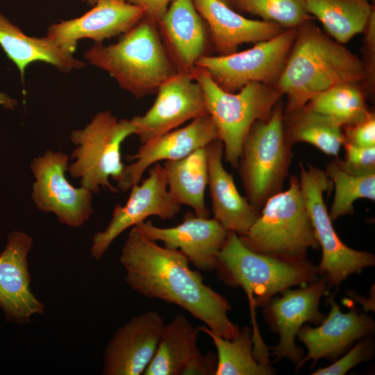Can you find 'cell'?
Instances as JSON below:
<instances>
[{"label": "cell", "mask_w": 375, "mask_h": 375, "mask_svg": "<svg viewBox=\"0 0 375 375\" xmlns=\"http://www.w3.org/2000/svg\"><path fill=\"white\" fill-rule=\"evenodd\" d=\"M201 331L212 340L217 352L215 375H270L275 370L259 362L253 352L252 328L244 326L232 340L224 338L206 326Z\"/></svg>", "instance_id": "obj_29"}, {"label": "cell", "mask_w": 375, "mask_h": 375, "mask_svg": "<svg viewBox=\"0 0 375 375\" xmlns=\"http://www.w3.org/2000/svg\"><path fill=\"white\" fill-rule=\"evenodd\" d=\"M131 119H118L110 111L96 114L82 129L70 134L72 142L76 146L71 158L76 159L69 165L70 176L81 179V185L97 194L100 188L118 192L109 181H117L125 165L122 161L123 142L135 134Z\"/></svg>", "instance_id": "obj_7"}, {"label": "cell", "mask_w": 375, "mask_h": 375, "mask_svg": "<svg viewBox=\"0 0 375 375\" xmlns=\"http://www.w3.org/2000/svg\"><path fill=\"white\" fill-rule=\"evenodd\" d=\"M306 3L326 33L342 44L364 31L374 10L369 0H306Z\"/></svg>", "instance_id": "obj_27"}, {"label": "cell", "mask_w": 375, "mask_h": 375, "mask_svg": "<svg viewBox=\"0 0 375 375\" xmlns=\"http://www.w3.org/2000/svg\"><path fill=\"white\" fill-rule=\"evenodd\" d=\"M306 106L335 120L342 127L364 119L367 110L364 93L356 83H342L317 94Z\"/></svg>", "instance_id": "obj_31"}, {"label": "cell", "mask_w": 375, "mask_h": 375, "mask_svg": "<svg viewBox=\"0 0 375 375\" xmlns=\"http://www.w3.org/2000/svg\"><path fill=\"white\" fill-rule=\"evenodd\" d=\"M365 80L362 61L310 19L297 28L294 43L274 86L287 97L288 112L304 107L315 96L335 85Z\"/></svg>", "instance_id": "obj_2"}, {"label": "cell", "mask_w": 375, "mask_h": 375, "mask_svg": "<svg viewBox=\"0 0 375 375\" xmlns=\"http://www.w3.org/2000/svg\"><path fill=\"white\" fill-rule=\"evenodd\" d=\"M239 237L256 252L284 258H305L309 249L319 248L297 176L290 178L286 190L267 200L249 231Z\"/></svg>", "instance_id": "obj_6"}, {"label": "cell", "mask_w": 375, "mask_h": 375, "mask_svg": "<svg viewBox=\"0 0 375 375\" xmlns=\"http://www.w3.org/2000/svg\"><path fill=\"white\" fill-rule=\"evenodd\" d=\"M283 110L276 105L266 120L256 122L244 142L238 167L249 201L260 210L281 191L288 175L292 144L283 125Z\"/></svg>", "instance_id": "obj_8"}, {"label": "cell", "mask_w": 375, "mask_h": 375, "mask_svg": "<svg viewBox=\"0 0 375 375\" xmlns=\"http://www.w3.org/2000/svg\"><path fill=\"white\" fill-rule=\"evenodd\" d=\"M299 179L315 236L322 249L319 274L326 278L328 285L337 286L349 276L360 273L375 264L374 256L347 247L336 233L324 200V192L333 183L325 171L308 165H299Z\"/></svg>", "instance_id": "obj_9"}, {"label": "cell", "mask_w": 375, "mask_h": 375, "mask_svg": "<svg viewBox=\"0 0 375 375\" xmlns=\"http://www.w3.org/2000/svg\"><path fill=\"white\" fill-rule=\"evenodd\" d=\"M156 24L177 72L190 74L197 60L206 55L210 39L193 0H172Z\"/></svg>", "instance_id": "obj_21"}, {"label": "cell", "mask_w": 375, "mask_h": 375, "mask_svg": "<svg viewBox=\"0 0 375 375\" xmlns=\"http://www.w3.org/2000/svg\"><path fill=\"white\" fill-rule=\"evenodd\" d=\"M69 156L61 151H47L30 165L34 176L31 198L43 212L53 213L58 221L73 228L82 226L93 213L92 193L67 179Z\"/></svg>", "instance_id": "obj_11"}, {"label": "cell", "mask_w": 375, "mask_h": 375, "mask_svg": "<svg viewBox=\"0 0 375 375\" xmlns=\"http://www.w3.org/2000/svg\"><path fill=\"white\" fill-rule=\"evenodd\" d=\"M120 262L128 285L139 294L175 304L201 320L213 333L232 340L240 333L228 312V300L203 283L180 251L158 245L137 226L131 227Z\"/></svg>", "instance_id": "obj_1"}, {"label": "cell", "mask_w": 375, "mask_h": 375, "mask_svg": "<svg viewBox=\"0 0 375 375\" xmlns=\"http://www.w3.org/2000/svg\"><path fill=\"white\" fill-rule=\"evenodd\" d=\"M331 310L328 315L315 328L303 326L297 334L308 353L297 365L299 369L306 362L315 364L320 358H336L356 341L363 339L374 330V322L356 308L344 313L335 303L333 296L328 299Z\"/></svg>", "instance_id": "obj_22"}, {"label": "cell", "mask_w": 375, "mask_h": 375, "mask_svg": "<svg viewBox=\"0 0 375 375\" xmlns=\"http://www.w3.org/2000/svg\"><path fill=\"white\" fill-rule=\"evenodd\" d=\"M327 289L322 276L299 289L284 290L281 297H272L262 306L268 323L279 335V342L271 353L275 361L287 358L297 365L301 360L303 351L296 345V337L306 322L319 323L325 317L319 305Z\"/></svg>", "instance_id": "obj_13"}, {"label": "cell", "mask_w": 375, "mask_h": 375, "mask_svg": "<svg viewBox=\"0 0 375 375\" xmlns=\"http://www.w3.org/2000/svg\"><path fill=\"white\" fill-rule=\"evenodd\" d=\"M344 142L358 147L375 146V115L369 112L362 120L344 126Z\"/></svg>", "instance_id": "obj_35"}, {"label": "cell", "mask_w": 375, "mask_h": 375, "mask_svg": "<svg viewBox=\"0 0 375 375\" xmlns=\"http://www.w3.org/2000/svg\"><path fill=\"white\" fill-rule=\"evenodd\" d=\"M206 149L213 218L228 231L243 235L254 224L260 211L240 194L233 176L225 169L221 140L212 142Z\"/></svg>", "instance_id": "obj_24"}, {"label": "cell", "mask_w": 375, "mask_h": 375, "mask_svg": "<svg viewBox=\"0 0 375 375\" xmlns=\"http://www.w3.org/2000/svg\"><path fill=\"white\" fill-rule=\"evenodd\" d=\"M165 324L156 311L135 316L119 327L103 353V375H140L153 358Z\"/></svg>", "instance_id": "obj_18"}, {"label": "cell", "mask_w": 375, "mask_h": 375, "mask_svg": "<svg viewBox=\"0 0 375 375\" xmlns=\"http://www.w3.org/2000/svg\"><path fill=\"white\" fill-rule=\"evenodd\" d=\"M156 94L152 106L131 119L142 144L208 115L201 88L190 74L176 72Z\"/></svg>", "instance_id": "obj_14"}, {"label": "cell", "mask_w": 375, "mask_h": 375, "mask_svg": "<svg viewBox=\"0 0 375 375\" xmlns=\"http://www.w3.org/2000/svg\"><path fill=\"white\" fill-rule=\"evenodd\" d=\"M162 167L169 192L175 201L181 206H190L197 216L209 217L205 202L208 180L206 147L183 158L165 161Z\"/></svg>", "instance_id": "obj_26"}, {"label": "cell", "mask_w": 375, "mask_h": 375, "mask_svg": "<svg viewBox=\"0 0 375 375\" xmlns=\"http://www.w3.org/2000/svg\"><path fill=\"white\" fill-rule=\"evenodd\" d=\"M83 1L86 2L87 3L90 5L94 6L95 4L98 3L101 1H127V0H83Z\"/></svg>", "instance_id": "obj_39"}, {"label": "cell", "mask_w": 375, "mask_h": 375, "mask_svg": "<svg viewBox=\"0 0 375 375\" xmlns=\"http://www.w3.org/2000/svg\"><path fill=\"white\" fill-rule=\"evenodd\" d=\"M234 6L284 29L297 28L312 18L306 0H238Z\"/></svg>", "instance_id": "obj_32"}, {"label": "cell", "mask_w": 375, "mask_h": 375, "mask_svg": "<svg viewBox=\"0 0 375 375\" xmlns=\"http://www.w3.org/2000/svg\"><path fill=\"white\" fill-rule=\"evenodd\" d=\"M218 139L217 128L210 115H206L192 119L185 126L149 140L142 144L135 153L128 156L133 162L125 165L117 181V188L127 191L139 183L144 172L153 165L183 158Z\"/></svg>", "instance_id": "obj_16"}, {"label": "cell", "mask_w": 375, "mask_h": 375, "mask_svg": "<svg viewBox=\"0 0 375 375\" xmlns=\"http://www.w3.org/2000/svg\"><path fill=\"white\" fill-rule=\"evenodd\" d=\"M190 74L203 91L208 113L224 146V160L236 168L251 128L271 116L283 95L274 85L256 82L236 92H226L197 66Z\"/></svg>", "instance_id": "obj_5"}, {"label": "cell", "mask_w": 375, "mask_h": 375, "mask_svg": "<svg viewBox=\"0 0 375 375\" xmlns=\"http://www.w3.org/2000/svg\"><path fill=\"white\" fill-rule=\"evenodd\" d=\"M33 238L12 231L0 254V307L7 322L28 324L33 315H42L45 305L31 291L28 254Z\"/></svg>", "instance_id": "obj_15"}, {"label": "cell", "mask_w": 375, "mask_h": 375, "mask_svg": "<svg viewBox=\"0 0 375 375\" xmlns=\"http://www.w3.org/2000/svg\"><path fill=\"white\" fill-rule=\"evenodd\" d=\"M17 104V102L16 100L10 98L6 94L0 92V105L3 106L6 108L13 110Z\"/></svg>", "instance_id": "obj_38"}, {"label": "cell", "mask_w": 375, "mask_h": 375, "mask_svg": "<svg viewBox=\"0 0 375 375\" xmlns=\"http://www.w3.org/2000/svg\"><path fill=\"white\" fill-rule=\"evenodd\" d=\"M201 326L183 315L165 325L156 353L144 375H215L217 356L197 347Z\"/></svg>", "instance_id": "obj_20"}, {"label": "cell", "mask_w": 375, "mask_h": 375, "mask_svg": "<svg viewBox=\"0 0 375 375\" xmlns=\"http://www.w3.org/2000/svg\"><path fill=\"white\" fill-rule=\"evenodd\" d=\"M85 58L108 73L123 90L139 99L156 94L177 71L168 56L155 22L142 18L108 46L95 43Z\"/></svg>", "instance_id": "obj_4"}, {"label": "cell", "mask_w": 375, "mask_h": 375, "mask_svg": "<svg viewBox=\"0 0 375 375\" xmlns=\"http://www.w3.org/2000/svg\"><path fill=\"white\" fill-rule=\"evenodd\" d=\"M215 270L225 284L240 287L246 293L252 317V331L259 333L255 310L276 294L294 286L317 281L318 266L307 258L290 259L256 252L234 232H229L221 249Z\"/></svg>", "instance_id": "obj_3"}, {"label": "cell", "mask_w": 375, "mask_h": 375, "mask_svg": "<svg viewBox=\"0 0 375 375\" xmlns=\"http://www.w3.org/2000/svg\"><path fill=\"white\" fill-rule=\"evenodd\" d=\"M172 0H127V2L140 7L144 17L156 23L166 11Z\"/></svg>", "instance_id": "obj_37"}, {"label": "cell", "mask_w": 375, "mask_h": 375, "mask_svg": "<svg viewBox=\"0 0 375 375\" xmlns=\"http://www.w3.org/2000/svg\"><path fill=\"white\" fill-rule=\"evenodd\" d=\"M335 188L329 217L332 221L354 212L353 203L360 199L375 200V173L358 174L346 169L340 159L330 162L325 171Z\"/></svg>", "instance_id": "obj_30"}, {"label": "cell", "mask_w": 375, "mask_h": 375, "mask_svg": "<svg viewBox=\"0 0 375 375\" xmlns=\"http://www.w3.org/2000/svg\"><path fill=\"white\" fill-rule=\"evenodd\" d=\"M365 31L366 62L364 63L365 81L372 90L374 82V53H375V10H373Z\"/></svg>", "instance_id": "obj_36"}, {"label": "cell", "mask_w": 375, "mask_h": 375, "mask_svg": "<svg viewBox=\"0 0 375 375\" xmlns=\"http://www.w3.org/2000/svg\"><path fill=\"white\" fill-rule=\"evenodd\" d=\"M148 176L131 188V194L125 205H116L107 227L93 237L90 249L91 256L99 260L112 242L124 231L145 221L149 217L161 219L174 218L181 210L169 192L162 165H153Z\"/></svg>", "instance_id": "obj_12"}, {"label": "cell", "mask_w": 375, "mask_h": 375, "mask_svg": "<svg viewBox=\"0 0 375 375\" xmlns=\"http://www.w3.org/2000/svg\"><path fill=\"white\" fill-rule=\"evenodd\" d=\"M0 46L17 66L22 80L27 66L35 61L47 62L63 72L86 65V62L60 49L47 36L37 38L26 35L1 13Z\"/></svg>", "instance_id": "obj_25"}, {"label": "cell", "mask_w": 375, "mask_h": 375, "mask_svg": "<svg viewBox=\"0 0 375 375\" xmlns=\"http://www.w3.org/2000/svg\"><path fill=\"white\" fill-rule=\"evenodd\" d=\"M372 343L363 338L356 343L344 356L333 364L318 369L312 375H343L359 363L367 360L372 356Z\"/></svg>", "instance_id": "obj_33"}, {"label": "cell", "mask_w": 375, "mask_h": 375, "mask_svg": "<svg viewBox=\"0 0 375 375\" xmlns=\"http://www.w3.org/2000/svg\"><path fill=\"white\" fill-rule=\"evenodd\" d=\"M135 226L149 239L181 251L195 267L206 272L215 270L219 252L229 233L214 218L199 217L190 212L175 226L158 227L150 221Z\"/></svg>", "instance_id": "obj_17"}, {"label": "cell", "mask_w": 375, "mask_h": 375, "mask_svg": "<svg viewBox=\"0 0 375 375\" xmlns=\"http://www.w3.org/2000/svg\"><path fill=\"white\" fill-rule=\"evenodd\" d=\"M345 158L342 161L348 171L358 174L375 173V146L358 147L344 142Z\"/></svg>", "instance_id": "obj_34"}, {"label": "cell", "mask_w": 375, "mask_h": 375, "mask_svg": "<svg viewBox=\"0 0 375 375\" xmlns=\"http://www.w3.org/2000/svg\"><path fill=\"white\" fill-rule=\"evenodd\" d=\"M297 28L256 42L251 48L228 55H205L196 62L222 90L236 92L250 83L274 85L294 43Z\"/></svg>", "instance_id": "obj_10"}, {"label": "cell", "mask_w": 375, "mask_h": 375, "mask_svg": "<svg viewBox=\"0 0 375 375\" xmlns=\"http://www.w3.org/2000/svg\"><path fill=\"white\" fill-rule=\"evenodd\" d=\"M286 138L292 145L306 142L328 156H338L344 143L342 127L328 116L306 106L283 115Z\"/></svg>", "instance_id": "obj_28"}, {"label": "cell", "mask_w": 375, "mask_h": 375, "mask_svg": "<svg viewBox=\"0 0 375 375\" xmlns=\"http://www.w3.org/2000/svg\"><path fill=\"white\" fill-rule=\"evenodd\" d=\"M193 1L219 55L235 53L242 44L266 40L284 30L274 22L247 18L222 0Z\"/></svg>", "instance_id": "obj_23"}, {"label": "cell", "mask_w": 375, "mask_h": 375, "mask_svg": "<svg viewBox=\"0 0 375 375\" xmlns=\"http://www.w3.org/2000/svg\"><path fill=\"white\" fill-rule=\"evenodd\" d=\"M144 10L127 1H104L79 17L63 20L48 28L47 37L62 50L74 53L79 40L95 43L124 34L142 18Z\"/></svg>", "instance_id": "obj_19"}, {"label": "cell", "mask_w": 375, "mask_h": 375, "mask_svg": "<svg viewBox=\"0 0 375 375\" xmlns=\"http://www.w3.org/2000/svg\"><path fill=\"white\" fill-rule=\"evenodd\" d=\"M229 6H234L238 0H222Z\"/></svg>", "instance_id": "obj_40"}]
</instances>
